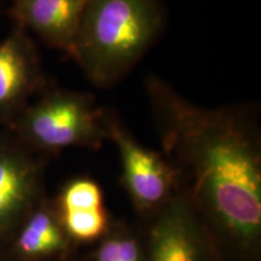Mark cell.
<instances>
[{
    "label": "cell",
    "mask_w": 261,
    "mask_h": 261,
    "mask_svg": "<svg viewBox=\"0 0 261 261\" xmlns=\"http://www.w3.org/2000/svg\"><path fill=\"white\" fill-rule=\"evenodd\" d=\"M119 236V261H143L137 241L130 234L117 232Z\"/></svg>",
    "instance_id": "cell-12"
},
{
    "label": "cell",
    "mask_w": 261,
    "mask_h": 261,
    "mask_svg": "<svg viewBox=\"0 0 261 261\" xmlns=\"http://www.w3.org/2000/svg\"><path fill=\"white\" fill-rule=\"evenodd\" d=\"M109 113L90 94L55 91L25 114L22 127L29 140L42 149L69 146L97 149L109 139Z\"/></svg>",
    "instance_id": "cell-3"
},
{
    "label": "cell",
    "mask_w": 261,
    "mask_h": 261,
    "mask_svg": "<svg viewBox=\"0 0 261 261\" xmlns=\"http://www.w3.org/2000/svg\"><path fill=\"white\" fill-rule=\"evenodd\" d=\"M34 69L24 44L10 38L0 44V108L15 104L33 83Z\"/></svg>",
    "instance_id": "cell-8"
},
{
    "label": "cell",
    "mask_w": 261,
    "mask_h": 261,
    "mask_svg": "<svg viewBox=\"0 0 261 261\" xmlns=\"http://www.w3.org/2000/svg\"><path fill=\"white\" fill-rule=\"evenodd\" d=\"M146 89L163 150L190 174L192 203L234 238L256 241L261 158L255 125L237 109L196 106L155 76Z\"/></svg>",
    "instance_id": "cell-1"
},
{
    "label": "cell",
    "mask_w": 261,
    "mask_h": 261,
    "mask_svg": "<svg viewBox=\"0 0 261 261\" xmlns=\"http://www.w3.org/2000/svg\"><path fill=\"white\" fill-rule=\"evenodd\" d=\"M89 0H16L14 11L22 23L52 46L69 54Z\"/></svg>",
    "instance_id": "cell-6"
},
{
    "label": "cell",
    "mask_w": 261,
    "mask_h": 261,
    "mask_svg": "<svg viewBox=\"0 0 261 261\" xmlns=\"http://www.w3.org/2000/svg\"><path fill=\"white\" fill-rule=\"evenodd\" d=\"M62 223L51 212L38 211L29 218L18 237V249L24 255L42 256L60 252L65 246Z\"/></svg>",
    "instance_id": "cell-9"
},
{
    "label": "cell",
    "mask_w": 261,
    "mask_h": 261,
    "mask_svg": "<svg viewBox=\"0 0 261 261\" xmlns=\"http://www.w3.org/2000/svg\"><path fill=\"white\" fill-rule=\"evenodd\" d=\"M31 162L10 151H0V225L11 221L24 208L34 185Z\"/></svg>",
    "instance_id": "cell-7"
},
{
    "label": "cell",
    "mask_w": 261,
    "mask_h": 261,
    "mask_svg": "<svg viewBox=\"0 0 261 261\" xmlns=\"http://www.w3.org/2000/svg\"><path fill=\"white\" fill-rule=\"evenodd\" d=\"M60 205L61 212L103 208L102 190L93 180L76 179L70 181L62 191Z\"/></svg>",
    "instance_id": "cell-11"
},
{
    "label": "cell",
    "mask_w": 261,
    "mask_h": 261,
    "mask_svg": "<svg viewBox=\"0 0 261 261\" xmlns=\"http://www.w3.org/2000/svg\"><path fill=\"white\" fill-rule=\"evenodd\" d=\"M162 25L160 0H89L69 55L96 86H110L138 63Z\"/></svg>",
    "instance_id": "cell-2"
},
{
    "label": "cell",
    "mask_w": 261,
    "mask_h": 261,
    "mask_svg": "<svg viewBox=\"0 0 261 261\" xmlns=\"http://www.w3.org/2000/svg\"><path fill=\"white\" fill-rule=\"evenodd\" d=\"M150 261H204L196 205L187 194L173 195L160 208L150 236Z\"/></svg>",
    "instance_id": "cell-5"
},
{
    "label": "cell",
    "mask_w": 261,
    "mask_h": 261,
    "mask_svg": "<svg viewBox=\"0 0 261 261\" xmlns=\"http://www.w3.org/2000/svg\"><path fill=\"white\" fill-rule=\"evenodd\" d=\"M108 136L120 154L123 184L132 201L142 211L160 210L173 196L174 168L158 152L139 144L112 113L108 117Z\"/></svg>",
    "instance_id": "cell-4"
},
{
    "label": "cell",
    "mask_w": 261,
    "mask_h": 261,
    "mask_svg": "<svg viewBox=\"0 0 261 261\" xmlns=\"http://www.w3.org/2000/svg\"><path fill=\"white\" fill-rule=\"evenodd\" d=\"M63 230L77 241H92L102 236L107 230L108 219L103 208L62 212Z\"/></svg>",
    "instance_id": "cell-10"
}]
</instances>
